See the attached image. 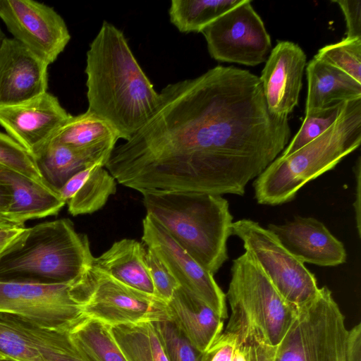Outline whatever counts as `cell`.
<instances>
[{
  "label": "cell",
  "mask_w": 361,
  "mask_h": 361,
  "mask_svg": "<svg viewBox=\"0 0 361 361\" xmlns=\"http://www.w3.org/2000/svg\"><path fill=\"white\" fill-rule=\"evenodd\" d=\"M361 83V38H343L321 48L314 56Z\"/></svg>",
  "instance_id": "obj_30"
},
{
  "label": "cell",
  "mask_w": 361,
  "mask_h": 361,
  "mask_svg": "<svg viewBox=\"0 0 361 361\" xmlns=\"http://www.w3.org/2000/svg\"><path fill=\"white\" fill-rule=\"evenodd\" d=\"M109 326L127 361H169L153 322Z\"/></svg>",
  "instance_id": "obj_24"
},
{
  "label": "cell",
  "mask_w": 361,
  "mask_h": 361,
  "mask_svg": "<svg viewBox=\"0 0 361 361\" xmlns=\"http://www.w3.org/2000/svg\"><path fill=\"white\" fill-rule=\"evenodd\" d=\"M6 177L12 191L7 215L19 225L24 226L27 220L56 215L66 204L44 180L31 179L9 168Z\"/></svg>",
  "instance_id": "obj_20"
},
{
  "label": "cell",
  "mask_w": 361,
  "mask_h": 361,
  "mask_svg": "<svg viewBox=\"0 0 361 361\" xmlns=\"http://www.w3.org/2000/svg\"><path fill=\"white\" fill-rule=\"evenodd\" d=\"M146 262L156 296L167 303L174 291L180 286L178 283L153 250L149 247L146 252Z\"/></svg>",
  "instance_id": "obj_34"
},
{
  "label": "cell",
  "mask_w": 361,
  "mask_h": 361,
  "mask_svg": "<svg viewBox=\"0 0 361 361\" xmlns=\"http://www.w3.org/2000/svg\"><path fill=\"white\" fill-rule=\"evenodd\" d=\"M147 214L154 218L204 269L214 275L228 259L233 216L221 195L197 192H142Z\"/></svg>",
  "instance_id": "obj_3"
},
{
  "label": "cell",
  "mask_w": 361,
  "mask_h": 361,
  "mask_svg": "<svg viewBox=\"0 0 361 361\" xmlns=\"http://www.w3.org/2000/svg\"><path fill=\"white\" fill-rule=\"evenodd\" d=\"M0 357L11 361H49L13 319L0 313Z\"/></svg>",
  "instance_id": "obj_29"
},
{
  "label": "cell",
  "mask_w": 361,
  "mask_h": 361,
  "mask_svg": "<svg viewBox=\"0 0 361 361\" xmlns=\"http://www.w3.org/2000/svg\"><path fill=\"white\" fill-rule=\"evenodd\" d=\"M148 121L105 165L120 184L147 190L243 195L289 142L288 117L272 115L260 79L216 66L167 85Z\"/></svg>",
  "instance_id": "obj_1"
},
{
  "label": "cell",
  "mask_w": 361,
  "mask_h": 361,
  "mask_svg": "<svg viewBox=\"0 0 361 361\" xmlns=\"http://www.w3.org/2000/svg\"><path fill=\"white\" fill-rule=\"evenodd\" d=\"M69 334L92 361H127L108 324L85 317Z\"/></svg>",
  "instance_id": "obj_27"
},
{
  "label": "cell",
  "mask_w": 361,
  "mask_h": 361,
  "mask_svg": "<svg viewBox=\"0 0 361 361\" xmlns=\"http://www.w3.org/2000/svg\"><path fill=\"white\" fill-rule=\"evenodd\" d=\"M4 38H5L4 34L1 28L0 27V46H1V44Z\"/></svg>",
  "instance_id": "obj_41"
},
{
  "label": "cell",
  "mask_w": 361,
  "mask_h": 361,
  "mask_svg": "<svg viewBox=\"0 0 361 361\" xmlns=\"http://www.w3.org/2000/svg\"><path fill=\"white\" fill-rule=\"evenodd\" d=\"M307 95L305 113L336 103L361 99V83L315 57L306 67Z\"/></svg>",
  "instance_id": "obj_23"
},
{
  "label": "cell",
  "mask_w": 361,
  "mask_h": 361,
  "mask_svg": "<svg viewBox=\"0 0 361 361\" xmlns=\"http://www.w3.org/2000/svg\"><path fill=\"white\" fill-rule=\"evenodd\" d=\"M0 164L31 179L44 180L35 159L18 143L1 131Z\"/></svg>",
  "instance_id": "obj_33"
},
{
  "label": "cell",
  "mask_w": 361,
  "mask_h": 361,
  "mask_svg": "<svg viewBox=\"0 0 361 361\" xmlns=\"http://www.w3.org/2000/svg\"><path fill=\"white\" fill-rule=\"evenodd\" d=\"M244 0H172L171 23L181 32H201L212 22Z\"/></svg>",
  "instance_id": "obj_26"
},
{
  "label": "cell",
  "mask_w": 361,
  "mask_h": 361,
  "mask_svg": "<svg viewBox=\"0 0 361 361\" xmlns=\"http://www.w3.org/2000/svg\"><path fill=\"white\" fill-rule=\"evenodd\" d=\"M306 59L301 47L290 41H280L271 49L259 79L272 115L288 117L298 105Z\"/></svg>",
  "instance_id": "obj_15"
},
{
  "label": "cell",
  "mask_w": 361,
  "mask_h": 361,
  "mask_svg": "<svg viewBox=\"0 0 361 361\" xmlns=\"http://www.w3.org/2000/svg\"><path fill=\"white\" fill-rule=\"evenodd\" d=\"M232 235L243 241L245 251L254 257L287 302L297 307L317 295L319 287L315 276L269 229L243 219L233 223Z\"/></svg>",
  "instance_id": "obj_9"
},
{
  "label": "cell",
  "mask_w": 361,
  "mask_h": 361,
  "mask_svg": "<svg viewBox=\"0 0 361 361\" xmlns=\"http://www.w3.org/2000/svg\"><path fill=\"white\" fill-rule=\"evenodd\" d=\"M341 8L346 23V37L361 38V1L337 0L332 1Z\"/></svg>",
  "instance_id": "obj_36"
},
{
  "label": "cell",
  "mask_w": 361,
  "mask_h": 361,
  "mask_svg": "<svg viewBox=\"0 0 361 361\" xmlns=\"http://www.w3.org/2000/svg\"><path fill=\"white\" fill-rule=\"evenodd\" d=\"M119 139L111 125L87 109L79 115H71L50 142L67 145L91 162L105 166Z\"/></svg>",
  "instance_id": "obj_18"
},
{
  "label": "cell",
  "mask_w": 361,
  "mask_h": 361,
  "mask_svg": "<svg viewBox=\"0 0 361 361\" xmlns=\"http://www.w3.org/2000/svg\"><path fill=\"white\" fill-rule=\"evenodd\" d=\"M49 66L17 39L5 37L0 46V107L47 92Z\"/></svg>",
  "instance_id": "obj_16"
},
{
  "label": "cell",
  "mask_w": 361,
  "mask_h": 361,
  "mask_svg": "<svg viewBox=\"0 0 361 361\" xmlns=\"http://www.w3.org/2000/svg\"><path fill=\"white\" fill-rule=\"evenodd\" d=\"M66 283L0 281V313L40 329L70 332L86 317Z\"/></svg>",
  "instance_id": "obj_10"
},
{
  "label": "cell",
  "mask_w": 361,
  "mask_h": 361,
  "mask_svg": "<svg viewBox=\"0 0 361 361\" xmlns=\"http://www.w3.org/2000/svg\"><path fill=\"white\" fill-rule=\"evenodd\" d=\"M250 345L251 361H361V324L348 329L331 291L323 286L297 306L278 345Z\"/></svg>",
  "instance_id": "obj_5"
},
{
  "label": "cell",
  "mask_w": 361,
  "mask_h": 361,
  "mask_svg": "<svg viewBox=\"0 0 361 361\" xmlns=\"http://www.w3.org/2000/svg\"><path fill=\"white\" fill-rule=\"evenodd\" d=\"M25 228H0V256L20 235Z\"/></svg>",
  "instance_id": "obj_39"
},
{
  "label": "cell",
  "mask_w": 361,
  "mask_h": 361,
  "mask_svg": "<svg viewBox=\"0 0 361 361\" xmlns=\"http://www.w3.org/2000/svg\"><path fill=\"white\" fill-rule=\"evenodd\" d=\"M35 161L43 180L57 192L74 174L94 164L71 147L53 141Z\"/></svg>",
  "instance_id": "obj_25"
},
{
  "label": "cell",
  "mask_w": 361,
  "mask_h": 361,
  "mask_svg": "<svg viewBox=\"0 0 361 361\" xmlns=\"http://www.w3.org/2000/svg\"><path fill=\"white\" fill-rule=\"evenodd\" d=\"M361 143V99L345 102L334 123L286 157H278L253 182L259 204L279 205L293 200L309 181L333 169Z\"/></svg>",
  "instance_id": "obj_4"
},
{
  "label": "cell",
  "mask_w": 361,
  "mask_h": 361,
  "mask_svg": "<svg viewBox=\"0 0 361 361\" xmlns=\"http://www.w3.org/2000/svg\"><path fill=\"white\" fill-rule=\"evenodd\" d=\"M201 33L211 57L218 61L255 66L264 62L271 51L270 36L250 0L219 17Z\"/></svg>",
  "instance_id": "obj_11"
},
{
  "label": "cell",
  "mask_w": 361,
  "mask_h": 361,
  "mask_svg": "<svg viewBox=\"0 0 361 361\" xmlns=\"http://www.w3.org/2000/svg\"><path fill=\"white\" fill-rule=\"evenodd\" d=\"M237 341L235 334L222 332L202 353L200 361H232Z\"/></svg>",
  "instance_id": "obj_35"
},
{
  "label": "cell",
  "mask_w": 361,
  "mask_h": 361,
  "mask_svg": "<svg viewBox=\"0 0 361 361\" xmlns=\"http://www.w3.org/2000/svg\"><path fill=\"white\" fill-rule=\"evenodd\" d=\"M7 168L0 164V214L6 216L12 201V191L6 177Z\"/></svg>",
  "instance_id": "obj_38"
},
{
  "label": "cell",
  "mask_w": 361,
  "mask_h": 361,
  "mask_svg": "<svg viewBox=\"0 0 361 361\" xmlns=\"http://www.w3.org/2000/svg\"><path fill=\"white\" fill-rule=\"evenodd\" d=\"M355 178V193L353 208L358 236L361 235V157H358L353 167Z\"/></svg>",
  "instance_id": "obj_37"
},
{
  "label": "cell",
  "mask_w": 361,
  "mask_h": 361,
  "mask_svg": "<svg viewBox=\"0 0 361 361\" xmlns=\"http://www.w3.org/2000/svg\"><path fill=\"white\" fill-rule=\"evenodd\" d=\"M85 72L87 109L128 140L152 116L160 96L123 32L106 20L90 44Z\"/></svg>",
  "instance_id": "obj_2"
},
{
  "label": "cell",
  "mask_w": 361,
  "mask_h": 361,
  "mask_svg": "<svg viewBox=\"0 0 361 361\" xmlns=\"http://www.w3.org/2000/svg\"><path fill=\"white\" fill-rule=\"evenodd\" d=\"M166 305L169 318L201 353L223 332L224 320L202 300L180 286Z\"/></svg>",
  "instance_id": "obj_19"
},
{
  "label": "cell",
  "mask_w": 361,
  "mask_h": 361,
  "mask_svg": "<svg viewBox=\"0 0 361 361\" xmlns=\"http://www.w3.org/2000/svg\"><path fill=\"white\" fill-rule=\"evenodd\" d=\"M281 244L303 263L334 267L345 262L344 245L319 220L296 216L284 224H269Z\"/></svg>",
  "instance_id": "obj_17"
},
{
  "label": "cell",
  "mask_w": 361,
  "mask_h": 361,
  "mask_svg": "<svg viewBox=\"0 0 361 361\" xmlns=\"http://www.w3.org/2000/svg\"><path fill=\"white\" fill-rule=\"evenodd\" d=\"M146 252L142 243L124 238L94 257L93 265L123 283L157 297L146 262Z\"/></svg>",
  "instance_id": "obj_22"
},
{
  "label": "cell",
  "mask_w": 361,
  "mask_h": 361,
  "mask_svg": "<svg viewBox=\"0 0 361 361\" xmlns=\"http://www.w3.org/2000/svg\"><path fill=\"white\" fill-rule=\"evenodd\" d=\"M116 192V179L101 163L92 164L78 171L58 190L73 216L100 209Z\"/></svg>",
  "instance_id": "obj_21"
},
{
  "label": "cell",
  "mask_w": 361,
  "mask_h": 361,
  "mask_svg": "<svg viewBox=\"0 0 361 361\" xmlns=\"http://www.w3.org/2000/svg\"><path fill=\"white\" fill-rule=\"evenodd\" d=\"M232 361H251L250 345L240 341L238 338Z\"/></svg>",
  "instance_id": "obj_40"
},
{
  "label": "cell",
  "mask_w": 361,
  "mask_h": 361,
  "mask_svg": "<svg viewBox=\"0 0 361 361\" xmlns=\"http://www.w3.org/2000/svg\"><path fill=\"white\" fill-rule=\"evenodd\" d=\"M4 228V227H1V226H0V228Z\"/></svg>",
  "instance_id": "obj_43"
},
{
  "label": "cell",
  "mask_w": 361,
  "mask_h": 361,
  "mask_svg": "<svg viewBox=\"0 0 361 361\" xmlns=\"http://www.w3.org/2000/svg\"><path fill=\"white\" fill-rule=\"evenodd\" d=\"M12 318L49 361H92L73 341L69 332L43 329L16 317L12 316Z\"/></svg>",
  "instance_id": "obj_28"
},
{
  "label": "cell",
  "mask_w": 361,
  "mask_h": 361,
  "mask_svg": "<svg viewBox=\"0 0 361 361\" xmlns=\"http://www.w3.org/2000/svg\"><path fill=\"white\" fill-rule=\"evenodd\" d=\"M153 322L169 361H200L202 353L190 343L170 318Z\"/></svg>",
  "instance_id": "obj_32"
},
{
  "label": "cell",
  "mask_w": 361,
  "mask_h": 361,
  "mask_svg": "<svg viewBox=\"0 0 361 361\" xmlns=\"http://www.w3.org/2000/svg\"><path fill=\"white\" fill-rule=\"evenodd\" d=\"M226 297L231 314L224 331L249 344L278 345L296 314L247 251L233 261Z\"/></svg>",
  "instance_id": "obj_7"
},
{
  "label": "cell",
  "mask_w": 361,
  "mask_h": 361,
  "mask_svg": "<svg viewBox=\"0 0 361 361\" xmlns=\"http://www.w3.org/2000/svg\"><path fill=\"white\" fill-rule=\"evenodd\" d=\"M90 242L69 219L25 228L0 256V281L66 283L93 264Z\"/></svg>",
  "instance_id": "obj_6"
},
{
  "label": "cell",
  "mask_w": 361,
  "mask_h": 361,
  "mask_svg": "<svg viewBox=\"0 0 361 361\" xmlns=\"http://www.w3.org/2000/svg\"><path fill=\"white\" fill-rule=\"evenodd\" d=\"M0 361H11V360H9L8 359H6V358H4L2 357H0Z\"/></svg>",
  "instance_id": "obj_42"
},
{
  "label": "cell",
  "mask_w": 361,
  "mask_h": 361,
  "mask_svg": "<svg viewBox=\"0 0 361 361\" xmlns=\"http://www.w3.org/2000/svg\"><path fill=\"white\" fill-rule=\"evenodd\" d=\"M0 18L13 38L49 65L71 39L63 18L51 6L32 0H0Z\"/></svg>",
  "instance_id": "obj_12"
},
{
  "label": "cell",
  "mask_w": 361,
  "mask_h": 361,
  "mask_svg": "<svg viewBox=\"0 0 361 361\" xmlns=\"http://www.w3.org/2000/svg\"><path fill=\"white\" fill-rule=\"evenodd\" d=\"M70 116L58 98L48 92L0 107V126L34 159Z\"/></svg>",
  "instance_id": "obj_14"
},
{
  "label": "cell",
  "mask_w": 361,
  "mask_h": 361,
  "mask_svg": "<svg viewBox=\"0 0 361 361\" xmlns=\"http://www.w3.org/2000/svg\"><path fill=\"white\" fill-rule=\"evenodd\" d=\"M344 102L305 113L300 128L281 156L286 157L293 154L324 133L338 118Z\"/></svg>",
  "instance_id": "obj_31"
},
{
  "label": "cell",
  "mask_w": 361,
  "mask_h": 361,
  "mask_svg": "<svg viewBox=\"0 0 361 361\" xmlns=\"http://www.w3.org/2000/svg\"><path fill=\"white\" fill-rule=\"evenodd\" d=\"M142 242L152 249L179 286L190 292L224 320L228 317L226 297L214 275L199 264L152 216L142 220Z\"/></svg>",
  "instance_id": "obj_13"
},
{
  "label": "cell",
  "mask_w": 361,
  "mask_h": 361,
  "mask_svg": "<svg viewBox=\"0 0 361 361\" xmlns=\"http://www.w3.org/2000/svg\"><path fill=\"white\" fill-rule=\"evenodd\" d=\"M73 293L86 317L109 326L169 318L166 303L94 267L74 281Z\"/></svg>",
  "instance_id": "obj_8"
}]
</instances>
